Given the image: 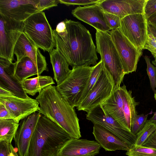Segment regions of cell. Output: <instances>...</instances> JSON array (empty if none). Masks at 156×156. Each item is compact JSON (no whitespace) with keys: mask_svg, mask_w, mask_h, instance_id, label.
<instances>
[{"mask_svg":"<svg viewBox=\"0 0 156 156\" xmlns=\"http://www.w3.org/2000/svg\"><path fill=\"white\" fill-rule=\"evenodd\" d=\"M64 21V32L58 33L53 30L56 49L72 68L95 66L98 59L97 49L89 30L78 21Z\"/></svg>","mask_w":156,"mask_h":156,"instance_id":"obj_1","label":"cell"},{"mask_svg":"<svg viewBox=\"0 0 156 156\" xmlns=\"http://www.w3.org/2000/svg\"><path fill=\"white\" fill-rule=\"evenodd\" d=\"M36 99L39 111L64 129L72 137L81 136L79 119L74 108L57 90L51 85L43 89Z\"/></svg>","mask_w":156,"mask_h":156,"instance_id":"obj_2","label":"cell"},{"mask_svg":"<svg viewBox=\"0 0 156 156\" xmlns=\"http://www.w3.org/2000/svg\"><path fill=\"white\" fill-rule=\"evenodd\" d=\"M72 137L62 127L41 114L30 143L28 156H55Z\"/></svg>","mask_w":156,"mask_h":156,"instance_id":"obj_3","label":"cell"},{"mask_svg":"<svg viewBox=\"0 0 156 156\" xmlns=\"http://www.w3.org/2000/svg\"><path fill=\"white\" fill-rule=\"evenodd\" d=\"M95 36L97 52L112 79L114 89L118 87L126 74L116 48L108 32L96 30Z\"/></svg>","mask_w":156,"mask_h":156,"instance_id":"obj_4","label":"cell"},{"mask_svg":"<svg viewBox=\"0 0 156 156\" xmlns=\"http://www.w3.org/2000/svg\"><path fill=\"white\" fill-rule=\"evenodd\" d=\"M94 66L72 68L67 78L56 88L71 105L77 107L80 104Z\"/></svg>","mask_w":156,"mask_h":156,"instance_id":"obj_5","label":"cell"},{"mask_svg":"<svg viewBox=\"0 0 156 156\" xmlns=\"http://www.w3.org/2000/svg\"><path fill=\"white\" fill-rule=\"evenodd\" d=\"M23 32L44 51L50 52L55 47L53 30L43 11L33 14L24 22Z\"/></svg>","mask_w":156,"mask_h":156,"instance_id":"obj_6","label":"cell"},{"mask_svg":"<svg viewBox=\"0 0 156 156\" xmlns=\"http://www.w3.org/2000/svg\"><path fill=\"white\" fill-rule=\"evenodd\" d=\"M23 27L24 22L0 14V57L13 62L14 48Z\"/></svg>","mask_w":156,"mask_h":156,"instance_id":"obj_7","label":"cell"},{"mask_svg":"<svg viewBox=\"0 0 156 156\" xmlns=\"http://www.w3.org/2000/svg\"><path fill=\"white\" fill-rule=\"evenodd\" d=\"M147 24L144 14H133L121 19L118 29L142 54L148 34Z\"/></svg>","mask_w":156,"mask_h":156,"instance_id":"obj_8","label":"cell"},{"mask_svg":"<svg viewBox=\"0 0 156 156\" xmlns=\"http://www.w3.org/2000/svg\"><path fill=\"white\" fill-rule=\"evenodd\" d=\"M87 113L86 119L94 124L99 125L115 134L131 148L134 146L136 140V135L122 126L101 105L90 110Z\"/></svg>","mask_w":156,"mask_h":156,"instance_id":"obj_9","label":"cell"},{"mask_svg":"<svg viewBox=\"0 0 156 156\" xmlns=\"http://www.w3.org/2000/svg\"><path fill=\"white\" fill-rule=\"evenodd\" d=\"M114 89V84L112 79L104 65L103 69L96 83L77 109L78 111H83L87 112L101 105L110 97Z\"/></svg>","mask_w":156,"mask_h":156,"instance_id":"obj_10","label":"cell"},{"mask_svg":"<svg viewBox=\"0 0 156 156\" xmlns=\"http://www.w3.org/2000/svg\"><path fill=\"white\" fill-rule=\"evenodd\" d=\"M109 34L119 55L125 74L136 72L142 54L118 29L111 30Z\"/></svg>","mask_w":156,"mask_h":156,"instance_id":"obj_11","label":"cell"},{"mask_svg":"<svg viewBox=\"0 0 156 156\" xmlns=\"http://www.w3.org/2000/svg\"><path fill=\"white\" fill-rule=\"evenodd\" d=\"M37 0H0V14L16 21L24 22L39 12Z\"/></svg>","mask_w":156,"mask_h":156,"instance_id":"obj_12","label":"cell"},{"mask_svg":"<svg viewBox=\"0 0 156 156\" xmlns=\"http://www.w3.org/2000/svg\"><path fill=\"white\" fill-rule=\"evenodd\" d=\"M0 103L4 104L13 119L19 122L39 111V104L36 99H23L14 95L0 96Z\"/></svg>","mask_w":156,"mask_h":156,"instance_id":"obj_13","label":"cell"},{"mask_svg":"<svg viewBox=\"0 0 156 156\" xmlns=\"http://www.w3.org/2000/svg\"><path fill=\"white\" fill-rule=\"evenodd\" d=\"M41 114L38 111L20 121L14 138L19 156H28L30 141Z\"/></svg>","mask_w":156,"mask_h":156,"instance_id":"obj_14","label":"cell"},{"mask_svg":"<svg viewBox=\"0 0 156 156\" xmlns=\"http://www.w3.org/2000/svg\"><path fill=\"white\" fill-rule=\"evenodd\" d=\"M13 53L16 56L17 62L24 57H28L34 62L42 73L44 71H48L45 57L41 53L39 48L23 32L15 44Z\"/></svg>","mask_w":156,"mask_h":156,"instance_id":"obj_15","label":"cell"},{"mask_svg":"<svg viewBox=\"0 0 156 156\" xmlns=\"http://www.w3.org/2000/svg\"><path fill=\"white\" fill-rule=\"evenodd\" d=\"M146 0H102L98 3L104 12H109L122 19L127 16L144 14Z\"/></svg>","mask_w":156,"mask_h":156,"instance_id":"obj_16","label":"cell"},{"mask_svg":"<svg viewBox=\"0 0 156 156\" xmlns=\"http://www.w3.org/2000/svg\"><path fill=\"white\" fill-rule=\"evenodd\" d=\"M101 146L97 142L72 137L59 150L56 156H94L99 153Z\"/></svg>","mask_w":156,"mask_h":156,"instance_id":"obj_17","label":"cell"},{"mask_svg":"<svg viewBox=\"0 0 156 156\" xmlns=\"http://www.w3.org/2000/svg\"><path fill=\"white\" fill-rule=\"evenodd\" d=\"M16 62H13L0 57V87L11 92L17 97L23 99L29 97L21 83L14 76Z\"/></svg>","mask_w":156,"mask_h":156,"instance_id":"obj_18","label":"cell"},{"mask_svg":"<svg viewBox=\"0 0 156 156\" xmlns=\"http://www.w3.org/2000/svg\"><path fill=\"white\" fill-rule=\"evenodd\" d=\"M73 15L77 19L94 27L96 30L109 32L103 11L98 4L77 7L72 11Z\"/></svg>","mask_w":156,"mask_h":156,"instance_id":"obj_19","label":"cell"},{"mask_svg":"<svg viewBox=\"0 0 156 156\" xmlns=\"http://www.w3.org/2000/svg\"><path fill=\"white\" fill-rule=\"evenodd\" d=\"M92 133L97 142L106 151H127L131 148L117 136L99 125L94 124Z\"/></svg>","mask_w":156,"mask_h":156,"instance_id":"obj_20","label":"cell"},{"mask_svg":"<svg viewBox=\"0 0 156 156\" xmlns=\"http://www.w3.org/2000/svg\"><path fill=\"white\" fill-rule=\"evenodd\" d=\"M120 87L114 89L110 97L101 105L122 126L129 130L125 117L124 103Z\"/></svg>","mask_w":156,"mask_h":156,"instance_id":"obj_21","label":"cell"},{"mask_svg":"<svg viewBox=\"0 0 156 156\" xmlns=\"http://www.w3.org/2000/svg\"><path fill=\"white\" fill-rule=\"evenodd\" d=\"M49 55L54 73V79L57 85H58L67 78L71 70L66 60L57 49H53L49 52Z\"/></svg>","mask_w":156,"mask_h":156,"instance_id":"obj_22","label":"cell"},{"mask_svg":"<svg viewBox=\"0 0 156 156\" xmlns=\"http://www.w3.org/2000/svg\"><path fill=\"white\" fill-rule=\"evenodd\" d=\"M14 76L20 83L31 76L41 75L42 73L29 57H25L16 62Z\"/></svg>","mask_w":156,"mask_h":156,"instance_id":"obj_23","label":"cell"},{"mask_svg":"<svg viewBox=\"0 0 156 156\" xmlns=\"http://www.w3.org/2000/svg\"><path fill=\"white\" fill-rule=\"evenodd\" d=\"M23 88L27 94L34 96L45 87L55 83L52 77L48 76H38L27 78L21 82Z\"/></svg>","mask_w":156,"mask_h":156,"instance_id":"obj_24","label":"cell"},{"mask_svg":"<svg viewBox=\"0 0 156 156\" xmlns=\"http://www.w3.org/2000/svg\"><path fill=\"white\" fill-rule=\"evenodd\" d=\"M124 105V112L128 129L131 131V125L134 118L137 115L136 107L139 104L132 95V91L128 90L126 86H120Z\"/></svg>","mask_w":156,"mask_h":156,"instance_id":"obj_25","label":"cell"},{"mask_svg":"<svg viewBox=\"0 0 156 156\" xmlns=\"http://www.w3.org/2000/svg\"><path fill=\"white\" fill-rule=\"evenodd\" d=\"M19 125V122L15 119H0V142L11 144Z\"/></svg>","mask_w":156,"mask_h":156,"instance_id":"obj_26","label":"cell"},{"mask_svg":"<svg viewBox=\"0 0 156 156\" xmlns=\"http://www.w3.org/2000/svg\"><path fill=\"white\" fill-rule=\"evenodd\" d=\"M156 130V124L147 120L143 128L136 135V140L134 146H142Z\"/></svg>","mask_w":156,"mask_h":156,"instance_id":"obj_27","label":"cell"},{"mask_svg":"<svg viewBox=\"0 0 156 156\" xmlns=\"http://www.w3.org/2000/svg\"><path fill=\"white\" fill-rule=\"evenodd\" d=\"M103 66V62L101 59L99 62L94 66L87 87L82 97L81 102L86 97L96 83L102 72Z\"/></svg>","mask_w":156,"mask_h":156,"instance_id":"obj_28","label":"cell"},{"mask_svg":"<svg viewBox=\"0 0 156 156\" xmlns=\"http://www.w3.org/2000/svg\"><path fill=\"white\" fill-rule=\"evenodd\" d=\"M128 156H156V149L140 146H134L127 151Z\"/></svg>","mask_w":156,"mask_h":156,"instance_id":"obj_29","label":"cell"},{"mask_svg":"<svg viewBox=\"0 0 156 156\" xmlns=\"http://www.w3.org/2000/svg\"><path fill=\"white\" fill-rule=\"evenodd\" d=\"M144 58L147 65V71L148 76L151 89L154 93L156 88V67L151 62L150 58L146 55Z\"/></svg>","mask_w":156,"mask_h":156,"instance_id":"obj_30","label":"cell"},{"mask_svg":"<svg viewBox=\"0 0 156 156\" xmlns=\"http://www.w3.org/2000/svg\"><path fill=\"white\" fill-rule=\"evenodd\" d=\"M148 114H142L137 115L134 118L131 125V132L136 135L144 126L147 121Z\"/></svg>","mask_w":156,"mask_h":156,"instance_id":"obj_31","label":"cell"},{"mask_svg":"<svg viewBox=\"0 0 156 156\" xmlns=\"http://www.w3.org/2000/svg\"><path fill=\"white\" fill-rule=\"evenodd\" d=\"M104 16L107 25L111 30L118 29L120 25V19L114 14L103 11Z\"/></svg>","mask_w":156,"mask_h":156,"instance_id":"obj_32","label":"cell"},{"mask_svg":"<svg viewBox=\"0 0 156 156\" xmlns=\"http://www.w3.org/2000/svg\"><path fill=\"white\" fill-rule=\"evenodd\" d=\"M102 0H59L60 3L69 6L70 5H88L98 4Z\"/></svg>","mask_w":156,"mask_h":156,"instance_id":"obj_33","label":"cell"},{"mask_svg":"<svg viewBox=\"0 0 156 156\" xmlns=\"http://www.w3.org/2000/svg\"><path fill=\"white\" fill-rule=\"evenodd\" d=\"M156 12V0H146L144 9V14L147 20Z\"/></svg>","mask_w":156,"mask_h":156,"instance_id":"obj_34","label":"cell"},{"mask_svg":"<svg viewBox=\"0 0 156 156\" xmlns=\"http://www.w3.org/2000/svg\"><path fill=\"white\" fill-rule=\"evenodd\" d=\"M37 6L39 11H43L57 6L60 3L59 0H37Z\"/></svg>","mask_w":156,"mask_h":156,"instance_id":"obj_35","label":"cell"},{"mask_svg":"<svg viewBox=\"0 0 156 156\" xmlns=\"http://www.w3.org/2000/svg\"><path fill=\"white\" fill-rule=\"evenodd\" d=\"M143 49L148 50L154 57H156V38L148 33Z\"/></svg>","mask_w":156,"mask_h":156,"instance_id":"obj_36","label":"cell"},{"mask_svg":"<svg viewBox=\"0 0 156 156\" xmlns=\"http://www.w3.org/2000/svg\"><path fill=\"white\" fill-rule=\"evenodd\" d=\"M142 146L156 149V130L152 133Z\"/></svg>","mask_w":156,"mask_h":156,"instance_id":"obj_37","label":"cell"},{"mask_svg":"<svg viewBox=\"0 0 156 156\" xmlns=\"http://www.w3.org/2000/svg\"><path fill=\"white\" fill-rule=\"evenodd\" d=\"M0 156H8L11 152L10 144L6 142H0Z\"/></svg>","mask_w":156,"mask_h":156,"instance_id":"obj_38","label":"cell"},{"mask_svg":"<svg viewBox=\"0 0 156 156\" xmlns=\"http://www.w3.org/2000/svg\"><path fill=\"white\" fill-rule=\"evenodd\" d=\"M9 119L13 118L5 106L0 103V119Z\"/></svg>","mask_w":156,"mask_h":156,"instance_id":"obj_39","label":"cell"},{"mask_svg":"<svg viewBox=\"0 0 156 156\" xmlns=\"http://www.w3.org/2000/svg\"><path fill=\"white\" fill-rule=\"evenodd\" d=\"M66 29V24L64 20L58 23L55 30L57 33H60L64 32Z\"/></svg>","mask_w":156,"mask_h":156,"instance_id":"obj_40","label":"cell"},{"mask_svg":"<svg viewBox=\"0 0 156 156\" xmlns=\"http://www.w3.org/2000/svg\"><path fill=\"white\" fill-rule=\"evenodd\" d=\"M147 29L148 33L156 38V26L147 23Z\"/></svg>","mask_w":156,"mask_h":156,"instance_id":"obj_41","label":"cell"},{"mask_svg":"<svg viewBox=\"0 0 156 156\" xmlns=\"http://www.w3.org/2000/svg\"><path fill=\"white\" fill-rule=\"evenodd\" d=\"M14 95L8 90L0 87V96H8Z\"/></svg>","mask_w":156,"mask_h":156,"instance_id":"obj_42","label":"cell"},{"mask_svg":"<svg viewBox=\"0 0 156 156\" xmlns=\"http://www.w3.org/2000/svg\"><path fill=\"white\" fill-rule=\"evenodd\" d=\"M147 23L156 26V12L149 18L147 19Z\"/></svg>","mask_w":156,"mask_h":156,"instance_id":"obj_43","label":"cell"},{"mask_svg":"<svg viewBox=\"0 0 156 156\" xmlns=\"http://www.w3.org/2000/svg\"><path fill=\"white\" fill-rule=\"evenodd\" d=\"M154 113L153 116L149 120L151 122L156 124V112Z\"/></svg>","mask_w":156,"mask_h":156,"instance_id":"obj_44","label":"cell"},{"mask_svg":"<svg viewBox=\"0 0 156 156\" xmlns=\"http://www.w3.org/2000/svg\"><path fill=\"white\" fill-rule=\"evenodd\" d=\"M10 147L11 152L9 154L8 156H15L13 151L14 149L11 144H10Z\"/></svg>","mask_w":156,"mask_h":156,"instance_id":"obj_45","label":"cell"},{"mask_svg":"<svg viewBox=\"0 0 156 156\" xmlns=\"http://www.w3.org/2000/svg\"><path fill=\"white\" fill-rule=\"evenodd\" d=\"M154 60L152 61V63L156 67V57H154Z\"/></svg>","mask_w":156,"mask_h":156,"instance_id":"obj_46","label":"cell"},{"mask_svg":"<svg viewBox=\"0 0 156 156\" xmlns=\"http://www.w3.org/2000/svg\"><path fill=\"white\" fill-rule=\"evenodd\" d=\"M13 151L15 156H19V155H18V154L16 153L14 150Z\"/></svg>","mask_w":156,"mask_h":156,"instance_id":"obj_47","label":"cell"},{"mask_svg":"<svg viewBox=\"0 0 156 156\" xmlns=\"http://www.w3.org/2000/svg\"><path fill=\"white\" fill-rule=\"evenodd\" d=\"M154 99L156 101V90H155V93H154Z\"/></svg>","mask_w":156,"mask_h":156,"instance_id":"obj_48","label":"cell"},{"mask_svg":"<svg viewBox=\"0 0 156 156\" xmlns=\"http://www.w3.org/2000/svg\"></svg>","mask_w":156,"mask_h":156,"instance_id":"obj_49","label":"cell"}]
</instances>
